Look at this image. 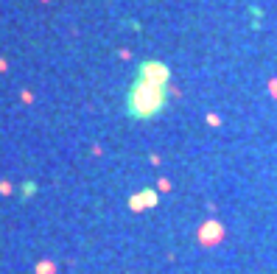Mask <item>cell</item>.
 <instances>
[{"label": "cell", "instance_id": "2", "mask_svg": "<svg viewBox=\"0 0 277 274\" xmlns=\"http://www.w3.org/2000/svg\"><path fill=\"white\" fill-rule=\"evenodd\" d=\"M202 238H205V244H216L218 238H221V235H224V229H221V227L216 224V221H208V224L202 227Z\"/></svg>", "mask_w": 277, "mask_h": 274}, {"label": "cell", "instance_id": "1", "mask_svg": "<svg viewBox=\"0 0 277 274\" xmlns=\"http://www.w3.org/2000/svg\"><path fill=\"white\" fill-rule=\"evenodd\" d=\"M168 65H162L157 59L140 62L135 81L126 92V112L135 120H149L157 117L165 109V90H168Z\"/></svg>", "mask_w": 277, "mask_h": 274}]
</instances>
